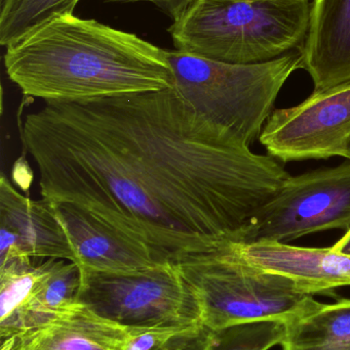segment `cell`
<instances>
[{
  "instance_id": "6da1fadb",
  "label": "cell",
  "mask_w": 350,
  "mask_h": 350,
  "mask_svg": "<svg viewBox=\"0 0 350 350\" xmlns=\"http://www.w3.org/2000/svg\"><path fill=\"white\" fill-rule=\"evenodd\" d=\"M41 198L73 204L160 263L234 241L289 176L177 88L45 102L21 127Z\"/></svg>"
},
{
  "instance_id": "7a4b0ae2",
  "label": "cell",
  "mask_w": 350,
  "mask_h": 350,
  "mask_svg": "<svg viewBox=\"0 0 350 350\" xmlns=\"http://www.w3.org/2000/svg\"><path fill=\"white\" fill-rule=\"evenodd\" d=\"M4 68L27 98L75 102L174 88L168 51L74 14L55 16L6 46Z\"/></svg>"
},
{
  "instance_id": "3957f363",
  "label": "cell",
  "mask_w": 350,
  "mask_h": 350,
  "mask_svg": "<svg viewBox=\"0 0 350 350\" xmlns=\"http://www.w3.org/2000/svg\"><path fill=\"white\" fill-rule=\"evenodd\" d=\"M310 0H199L168 28L175 49L236 65L265 63L303 46Z\"/></svg>"
},
{
  "instance_id": "277c9868",
  "label": "cell",
  "mask_w": 350,
  "mask_h": 350,
  "mask_svg": "<svg viewBox=\"0 0 350 350\" xmlns=\"http://www.w3.org/2000/svg\"><path fill=\"white\" fill-rule=\"evenodd\" d=\"M301 47L251 65L223 63L176 49L168 51V57L175 88L186 102L250 146L260 135L290 76L303 69Z\"/></svg>"
},
{
  "instance_id": "5b68a950",
  "label": "cell",
  "mask_w": 350,
  "mask_h": 350,
  "mask_svg": "<svg viewBox=\"0 0 350 350\" xmlns=\"http://www.w3.org/2000/svg\"><path fill=\"white\" fill-rule=\"evenodd\" d=\"M175 265L199 297L201 323L213 332L257 321L287 322L316 301L288 278L249 262L234 241Z\"/></svg>"
},
{
  "instance_id": "8992f818",
  "label": "cell",
  "mask_w": 350,
  "mask_h": 350,
  "mask_svg": "<svg viewBox=\"0 0 350 350\" xmlns=\"http://www.w3.org/2000/svg\"><path fill=\"white\" fill-rule=\"evenodd\" d=\"M77 302L125 328L201 324V302L175 263L146 271L80 269Z\"/></svg>"
},
{
  "instance_id": "52a82bcc",
  "label": "cell",
  "mask_w": 350,
  "mask_h": 350,
  "mask_svg": "<svg viewBox=\"0 0 350 350\" xmlns=\"http://www.w3.org/2000/svg\"><path fill=\"white\" fill-rule=\"evenodd\" d=\"M328 230H350V161L287 177L234 242L254 244L295 240Z\"/></svg>"
},
{
  "instance_id": "ba28073f",
  "label": "cell",
  "mask_w": 350,
  "mask_h": 350,
  "mask_svg": "<svg viewBox=\"0 0 350 350\" xmlns=\"http://www.w3.org/2000/svg\"><path fill=\"white\" fill-rule=\"evenodd\" d=\"M259 141L283 162L347 158L350 141V82L314 92L297 106L269 115Z\"/></svg>"
},
{
  "instance_id": "9c48e42d",
  "label": "cell",
  "mask_w": 350,
  "mask_h": 350,
  "mask_svg": "<svg viewBox=\"0 0 350 350\" xmlns=\"http://www.w3.org/2000/svg\"><path fill=\"white\" fill-rule=\"evenodd\" d=\"M51 202L71 240L79 269L134 273L160 265L147 246L90 212L73 204Z\"/></svg>"
},
{
  "instance_id": "30bf717a",
  "label": "cell",
  "mask_w": 350,
  "mask_h": 350,
  "mask_svg": "<svg viewBox=\"0 0 350 350\" xmlns=\"http://www.w3.org/2000/svg\"><path fill=\"white\" fill-rule=\"evenodd\" d=\"M242 256L255 267L291 280L310 295L350 286V255L331 248H305L282 242L240 244Z\"/></svg>"
},
{
  "instance_id": "8fae6325",
  "label": "cell",
  "mask_w": 350,
  "mask_h": 350,
  "mask_svg": "<svg viewBox=\"0 0 350 350\" xmlns=\"http://www.w3.org/2000/svg\"><path fill=\"white\" fill-rule=\"evenodd\" d=\"M301 51L314 92L350 82V0H312Z\"/></svg>"
},
{
  "instance_id": "7c38bea8",
  "label": "cell",
  "mask_w": 350,
  "mask_h": 350,
  "mask_svg": "<svg viewBox=\"0 0 350 350\" xmlns=\"http://www.w3.org/2000/svg\"><path fill=\"white\" fill-rule=\"evenodd\" d=\"M0 226L16 234L21 251L31 258L76 263L71 240L53 202L25 197L4 175L0 179Z\"/></svg>"
},
{
  "instance_id": "4fadbf2b",
  "label": "cell",
  "mask_w": 350,
  "mask_h": 350,
  "mask_svg": "<svg viewBox=\"0 0 350 350\" xmlns=\"http://www.w3.org/2000/svg\"><path fill=\"white\" fill-rule=\"evenodd\" d=\"M127 328L78 304L36 328L1 339L0 350H121Z\"/></svg>"
},
{
  "instance_id": "5bb4252c",
  "label": "cell",
  "mask_w": 350,
  "mask_h": 350,
  "mask_svg": "<svg viewBox=\"0 0 350 350\" xmlns=\"http://www.w3.org/2000/svg\"><path fill=\"white\" fill-rule=\"evenodd\" d=\"M26 255L0 262V339L34 328L35 304L55 259L35 265Z\"/></svg>"
},
{
  "instance_id": "9a60e30c",
  "label": "cell",
  "mask_w": 350,
  "mask_h": 350,
  "mask_svg": "<svg viewBox=\"0 0 350 350\" xmlns=\"http://www.w3.org/2000/svg\"><path fill=\"white\" fill-rule=\"evenodd\" d=\"M283 350H350V299L314 301L285 322Z\"/></svg>"
},
{
  "instance_id": "2e32d148",
  "label": "cell",
  "mask_w": 350,
  "mask_h": 350,
  "mask_svg": "<svg viewBox=\"0 0 350 350\" xmlns=\"http://www.w3.org/2000/svg\"><path fill=\"white\" fill-rule=\"evenodd\" d=\"M80 0H0V44L6 47L55 16L74 14Z\"/></svg>"
},
{
  "instance_id": "e0dca14e",
  "label": "cell",
  "mask_w": 350,
  "mask_h": 350,
  "mask_svg": "<svg viewBox=\"0 0 350 350\" xmlns=\"http://www.w3.org/2000/svg\"><path fill=\"white\" fill-rule=\"evenodd\" d=\"M285 322L257 321L236 325L214 335L208 350H269L283 340Z\"/></svg>"
},
{
  "instance_id": "ac0fdd59",
  "label": "cell",
  "mask_w": 350,
  "mask_h": 350,
  "mask_svg": "<svg viewBox=\"0 0 350 350\" xmlns=\"http://www.w3.org/2000/svg\"><path fill=\"white\" fill-rule=\"evenodd\" d=\"M205 330L201 324L127 328L121 350H184Z\"/></svg>"
},
{
  "instance_id": "d6986e66",
  "label": "cell",
  "mask_w": 350,
  "mask_h": 350,
  "mask_svg": "<svg viewBox=\"0 0 350 350\" xmlns=\"http://www.w3.org/2000/svg\"><path fill=\"white\" fill-rule=\"evenodd\" d=\"M103 1L119 2V3L150 2L164 12L172 20V22H176L199 0H103Z\"/></svg>"
},
{
  "instance_id": "ffe728a7",
  "label": "cell",
  "mask_w": 350,
  "mask_h": 350,
  "mask_svg": "<svg viewBox=\"0 0 350 350\" xmlns=\"http://www.w3.org/2000/svg\"><path fill=\"white\" fill-rule=\"evenodd\" d=\"M214 335H215V332L213 331L207 330L199 337V338L195 339L190 345L186 347L184 350H208L211 347L212 342H213Z\"/></svg>"
},
{
  "instance_id": "44dd1931",
  "label": "cell",
  "mask_w": 350,
  "mask_h": 350,
  "mask_svg": "<svg viewBox=\"0 0 350 350\" xmlns=\"http://www.w3.org/2000/svg\"><path fill=\"white\" fill-rule=\"evenodd\" d=\"M335 250L350 255V230L333 246Z\"/></svg>"
},
{
  "instance_id": "7402d4cb",
  "label": "cell",
  "mask_w": 350,
  "mask_h": 350,
  "mask_svg": "<svg viewBox=\"0 0 350 350\" xmlns=\"http://www.w3.org/2000/svg\"><path fill=\"white\" fill-rule=\"evenodd\" d=\"M347 159L350 161V141L349 143V147H347Z\"/></svg>"
}]
</instances>
